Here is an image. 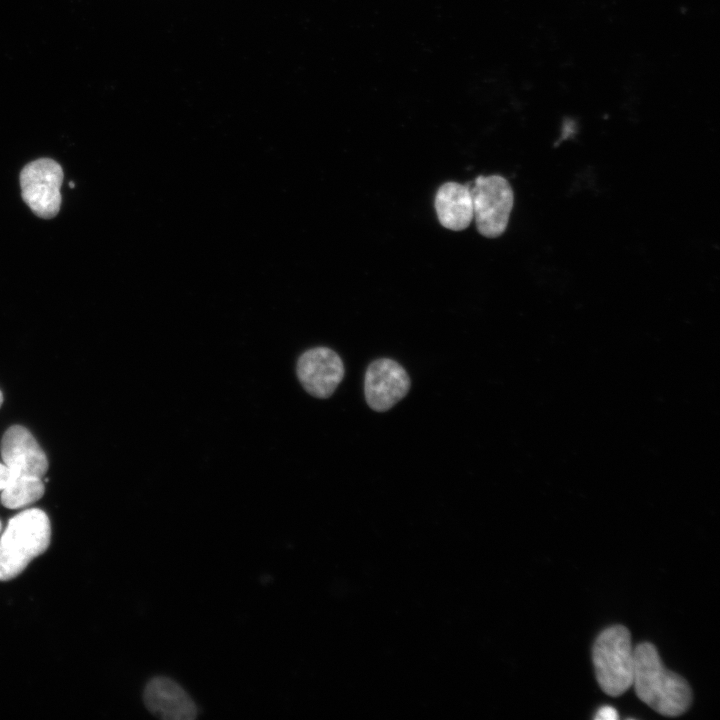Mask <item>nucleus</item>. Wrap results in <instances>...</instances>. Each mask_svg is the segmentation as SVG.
Instances as JSON below:
<instances>
[{"instance_id": "nucleus-2", "label": "nucleus", "mask_w": 720, "mask_h": 720, "mask_svg": "<svg viewBox=\"0 0 720 720\" xmlns=\"http://www.w3.org/2000/svg\"><path fill=\"white\" fill-rule=\"evenodd\" d=\"M51 525L40 509H27L15 515L0 538V581L21 574L28 564L48 548Z\"/></svg>"}, {"instance_id": "nucleus-16", "label": "nucleus", "mask_w": 720, "mask_h": 720, "mask_svg": "<svg viewBox=\"0 0 720 720\" xmlns=\"http://www.w3.org/2000/svg\"><path fill=\"white\" fill-rule=\"evenodd\" d=\"M0 531H1V522H0Z\"/></svg>"}, {"instance_id": "nucleus-15", "label": "nucleus", "mask_w": 720, "mask_h": 720, "mask_svg": "<svg viewBox=\"0 0 720 720\" xmlns=\"http://www.w3.org/2000/svg\"><path fill=\"white\" fill-rule=\"evenodd\" d=\"M69 184H70V187H71V188L74 187V183H73V182H70Z\"/></svg>"}, {"instance_id": "nucleus-12", "label": "nucleus", "mask_w": 720, "mask_h": 720, "mask_svg": "<svg viewBox=\"0 0 720 720\" xmlns=\"http://www.w3.org/2000/svg\"><path fill=\"white\" fill-rule=\"evenodd\" d=\"M595 718L599 720H617L618 713L612 706H603L598 710Z\"/></svg>"}, {"instance_id": "nucleus-11", "label": "nucleus", "mask_w": 720, "mask_h": 720, "mask_svg": "<svg viewBox=\"0 0 720 720\" xmlns=\"http://www.w3.org/2000/svg\"><path fill=\"white\" fill-rule=\"evenodd\" d=\"M45 487L41 478L16 476L2 490L1 502L9 509H17L38 501Z\"/></svg>"}, {"instance_id": "nucleus-9", "label": "nucleus", "mask_w": 720, "mask_h": 720, "mask_svg": "<svg viewBox=\"0 0 720 720\" xmlns=\"http://www.w3.org/2000/svg\"><path fill=\"white\" fill-rule=\"evenodd\" d=\"M143 702L152 715L165 720H193L198 715L189 694L166 676H155L146 683Z\"/></svg>"}, {"instance_id": "nucleus-8", "label": "nucleus", "mask_w": 720, "mask_h": 720, "mask_svg": "<svg viewBox=\"0 0 720 720\" xmlns=\"http://www.w3.org/2000/svg\"><path fill=\"white\" fill-rule=\"evenodd\" d=\"M3 463L14 477L29 476L42 478L48 469L44 451L33 435L23 426H11L1 441Z\"/></svg>"}, {"instance_id": "nucleus-10", "label": "nucleus", "mask_w": 720, "mask_h": 720, "mask_svg": "<svg viewBox=\"0 0 720 720\" xmlns=\"http://www.w3.org/2000/svg\"><path fill=\"white\" fill-rule=\"evenodd\" d=\"M434 206L442 226L452 231L464 230L473 219L471 183H444L436 192Z\"/></svg>"}, {"instance_id": "nucleus-5", "label": "nucleus", "mask_w": 720, "mask_h": 720, "mask_svg": "<svg viewBox=\"0 0 720 720\" xmlns=\"http://www.w3.org/2000/svg\"><path fill=\"white\" fill-rule=\"evenodd\" d=\"M61 166L49 158L27 164L20 173L22 198L35 215L44 219L56 216L61 206Z\"/></svg>"}, {"instance_id": "nucleus-6", "label": "nucleus", "mask_w": 720, "mask_h": 720, "mask_svg": "<svg viewBox=\"0 0 720 720\" xmlns=\"http://www.w3.org/2000/svg\"><path fill=\"white\" fill-rule=\"evenodd\" d=\"M410 385L408 373L398 362L388 358L374 360L365 373L366 402L374 411L385 412L406 396Z\"/></svg>"}, {"instance_id": "nucleus-13", "label": "nucleus", "mask_w": 720, "mask_h": 720, "mask_svg": "<svg viewBox=\"0 0 720 720\" xmlns=\"http://www.w3.org/2000/svg\"><path fill=\"white\" fill-rule=\"evenodd\" d=\"M13 478L14 475L10 469L4 463H0V491H2Z\"/></svg>"}, {"instance_id": "nucleus-3", "label": "nucleus", "mask_w": 720, "mask_h": 720, "mask_svg": "<svg viewBox=\"0 0 720 720\" xmlns=\"http://www.w3.org/2000/svg\"><path fill=\"white\" fill-rule=\"evenodd\" d=\"M592 659L597 682L606 694L620 696L632 686L634 648L625 626L604 629L593 644Z\"/></svg>"}, {"instance_id": "nucleus-7", "label": "nucleus", "mask_w": 720, "mask_h": 720, "mask_svg": "<svg viewBox=\"0 0 720 720\" xmlns=\"http://www.w3.org/2000/svg\"><path fill=\"white\" fill-rule=\"evenodd\" d=\"M297 376L302 387L312 396L330 397L344 378L340 356L328 347L305 351L297 361Z\"/></svg>"}, {"instance_id": "nucleus-14", "label": "nucleus", "mask_w": 720, "mask_h": 720, "mask_svg": "<svg viewBox=\"0 0 720 720\" xmlns=\"http://www.w3.org/2000/svg\"><path fill=\"white\" fill-rule=\"evenodd\" d=\"M2 403H3V395H2V392L0 391V407H1Z\"/></svg>"}, {"instance_id": "nucleus-1", "label": "nucleus", "mask_w": 720, "mask_h": 720, "mask_svg": "<svg viewBox=\"0 0 720 720\" xmlns=\"http://www.w3.org/2000/svg\"><path fill=\"white\" fill-rule=\"evenodd\" d=\"M632 685L638 698L663 716L682 715L692 702L688 682L664 666L656 647L649 642L634 648Z\"/></svg>"}, {"instance_id": "nucleus-4", "label": "nucleus", "mask_w": 720, "mask_h": 720, "mask_svg": "<svg viewBox=\"0 0 720 720\" xmlns=\"http://www.w3.org/2000/svg\"><path fill=\"white\" fill-rule=\"evenodd\" d=\"M471 196L478 232L488 238L503 234L514 199L509 182L500 175H480L471 185Z\"/></svg>"}]
</instances>
